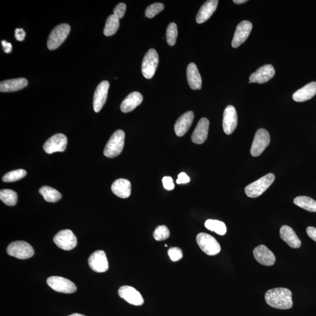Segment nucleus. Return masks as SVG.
<instances>
[{
    "mask_svg": "<svg viewBox=\"0 0 316 316\" xmlns=\"http://www.w3.org/2000/svg\"><path fill=\"white\" fill-rule=\"evenodd\" d=\"M53 241L60 249L65 251L73 250L77 244L76 237L70 230L60 231L53 238Z\"/></svg>",
    "mask_w": 316,
    "mask_h": 316,
    "instance_id": "9",
    "label": "nucleus"
},
{
    "mask_svg": "<svg viewBox=\"0 0 316 316\" xmlns=\"http://www.w3.org/2000/svg\"><path fill=\"white\" fill-rule=\"evenodd\" d=\"M265 299L270 306L278 309H289L293 306L292 292L283 287L268 290Z\"/></svg>",
    "mask_w": 316,
    "mask_h": 316,
    "instance_id": "1",
    "label": "nucleus"
},
{
    "mask_svg": "<svg viewBox=\"0 0 316 316\" xmlns=\"http://www.w3.org/2000/svg\"><path fill=\"white\" fill-rule=\"evenodd\" d=\"M120 27V19L114 14L107 19L103 33L107 37L112 36L117 33Z\"/></svg>",
    "mask_w": 316,
    "mask_h": 316,
    "instance_id": "30",
    "label": "nucleus"
},
{
    "mask_svg": "<svg viewBox=\"0 0 316 316\" xmlns=\"http://www.w3.org/2000/svg\"><path fill=\"white\" fill-rule=\"evenodd\" d=\"M88 261L90 268L95 272H105L109 269V262L103 251L94 252L90 255Z\"/></svg>",
    "mask_w": 316,
    "mask_h": 316,
    "instance_id": "12",
    "label": "nucleus"
},
{
    "mask_svg": "<svg viewBox=\"0 0 316 316\" xmlns=\"http://www.w3.org/2000/svg\"><path fill=\"white\" fill-rule=\"evenodd\" d=\"M165 247H168V245L165 244Z\"/></svg>",
    "mask_w": 316,
    "mask_h": 316,
    "instance_id": "46",
    "label": "nucleus"
},
{
    "mask_svg": "<svg viewBox=\"0 0 316 316\" xmlns=\"http://www.w3.org/2000/svg\"><path fill=\"white\" fill-rule=\"evenodd\" d=\"M170 260L173 262H177L181 260L183 257L182 250L178 247L170 248L168 251Z\"/></svg>",
    "mask_w": 316,
    "mask_h": 316,
    "instance_id": "37",
    "label": "nucleus"
},
{
    "mask_svg": "<svg viewBox=\"0 0 316 316\" xmlns=\"http://www.w3.org/2000/svg\"><path fill=\"white\" fill-rule=\"evenodd\" d=\"M127 6L124 3H120L114 9V15L119 19H122L126 12Z\"/></svg>",
    "mask_w": 316,
    "mask_h": 316,
    "instance_id": "38",
    "label": "nucleus"
},
{
    "mask_svg": "<svg viewBox=\"0 0 316 316\" xmlns=\"http://www.w3.org/2000/svg\"><path fill=\"white\" fill-rule=\"evenodd\" d=\"M209 126H210V123L207 119L202 118L200 120L191 136V141L193 143L202 144L206 141Z\"/></svg>",
    "mask_w": 316,
    "mask_h": 316,
    "instance_id": "19",
    "label": "nucleus"
},
{
    "mask_svg": "<svg viewBox=\"0 0 316 316\" xmlns=\"http://www.w3.org/2000/svg\"><path fill=\"white\" fill-rule=\"evenodd\" d=\"M112 190L114 194L120 198L129 197L131 193V183L127 179H117L113 183Z\"/></svg>",
    "mask_w": 316,
    "mask_h": 316,
    "instance_id": "26",
    "label": "nucleus"
},
{
    "mask_svg": "<svg viewBox=\"0 0 316 316\" xmlns=\"http://www.w3.org/2000/svg\"><path fill=\"white\" fill-rule=\"evenodd\" d=\"M270 136L267 130L259 129L255 133L253 144L251 148V154L257 157L261 155L270 143Z\"/></svg>",
    "mask_w": 316,
    "mask_h": 316,
    "instance_id": "8",
    "label": "nucleus"
},
{
    "mask_svg": "<svg viewBox=\"0 0 316 316\" xmlns=\"http://www.w3.org/2000/svg\"><path fill=\"white\" fill-rule=\"evenodd\" d=\"M143 96L139 92L134 91L124 99L121 104L120 109L124 113L132 112L143 102Z\"/></svg>",
    "mask_w": 316,
    "mask_h": 316,
    "instance_id": "22",
    "label": "nucleus"
},
{
    "mask_svg": "<svg viewBox=\"0 0 316 316\" xmlns=\"http://www.w3.org/2000/svg\"><path fill=\"white\" fill-rule=\"evenodd\" d=\"M233 2L237 5H241V4H243L247 2V0H234Z\"/></svg>",
    "mask_w": 316,
    "mask_h": 316,
    "instance_id": "44",
    "label": "nucleus"
},
{
    "mask_svg": "<svg viewBox=\"0 0 316 316\" xmlns=\"http://www.w3.org/2000/svg\"><path fill=\"white\" fill-rule=\"evenodd\" d=\"M205 227L220 236L225 235L227 232V227L225 223L216 220H207L205 222Z\"/></svg>",
    "mask_w": 316,
    "mask_h": 316,
    "instance_id": "31",
    "label": "nucleus"
},
{
    "mask_svg": "<svg viewBox=\"0 0 316 316\" xmlns=\"http://www.w3.org/2000/svg\"><path fill=\"white\" fill-rule=\"evenodd\" d=\"M162 183L163 187L168 190H172L175 187L174 185L173 180L171 177L165 176L162 179Z\"/></svg>",
    "mask_w": 316,
    "mask_h": 316,
    "instance_id": "39",
    "label": "nucleus"
},
{
    "mask_svg": "<svg viewBox=\"0 0 316 316\" xmlns=\"http://www.w3.org/2000/svg\"><path fill=\"white\" fill-rule=\"evenodd\" d=\"M194 120L193 112H187L181 116L175 125V133L178 137H182L189 130Z\"/></svg>",
    "mask_w": 316,
    "mask_h": 316,
    "instance_id": "20",
    "label": "nucleus"
},
{
    "mask_svg": "<svg viewBox=\"0 0 316 316\" xmlns=\"http://www.w3.org/2000/svg\"><path fill=\"white\" fill-rule=\"evenodd\" d=\"M28 81L26 78H18L7 80L0 83L1 92H12L23 89L28 86Z\"/></svg>",
    "mask_w": 316,
    "mask_h": 316,
    "instance_id": "27",
    "label": "nucleus"
},
{
    "mask_svg": "<svg viewBox=\"0 0 316 316\" xmlns=\"http://www.w3.org/2000/svg\"><path fill=\"white\" fill-rule=\"evenodd\" d=\"M280 237L291 248H298L301 246V241L299 237L288 226H283L280 228Z\"/></svg>",
    "mask_w": 316,
    "mask_h": 316,
    "instance_id": "23",
    "label": "nucleus"
},
{
    "mask_svg": "<svg viewBox=\"0 0 316 316\" xmlns=\"http://www.w3.org/2000/svg\"><path fill=\"white\" fill-rule=\"evenodd\" d=\"M27 175L26 170L24 169H17L13 170L6 174L3 177V181L5 182H13L19 180Z\"/></svg>",
    "mask_w": 316,
    "mask_h": 316,
    "instance_id": "33",
    "label": "nucleus"
},
{
    "mask_svg": "<svg viewBox=\"0 0 316 316\" xmlns=\"http://www.w3.org/2000/svg\"><path fill=\"white\" fill-rule=\"evenodd\" d=\"M26 32L23 28H17L15 31V37L16 40L19 41H23L26 38Z\"/></svg>",
    "mask_w": 316,
    "mask_h": 316,
    "instance_id": "40",
    "label": "nucleus"
},
{
    "mask_svg": "<svg viewBox=\"0 0 316 316\" xmlns=\"http://www.w3.org/2000/svg\"><path fill=\"white\" fill-rule=\"evenodd\" d=\"M218 3V0H209L204 3L197 14L196 19L197 23H204L210 19L213 13L215 12Z\"/></svg>",
    "mask_w": 316,
    "mask_h": 316,
    "instance_id": "21",
    "label": "nucleus"
},
{
    "mask_svg": "<svg viewBox=\"0 0 316 316\" xmlns=\"http://www.w3.org/2000/svg\"><path fill=\"white\" fill-rule=\"evenodd\" d=\"M196 241L200 249L210 256H214L221 251V247L218 241L210 234L204 233L198 234Z\"/></svg>",
    "mask_w": 316,
    "mask_h": 316,
    "instance_id": "6",
    "label": "nucleus"
},
{
    "mask_svg": "<svg viewBox=\"0 0 316 316\" xmlns=\"http://www.w3.org/2000/svg\"><path fill=\"white\" fill-rule=\"evenodd\" d=\"M275 70L271 65H265L261 66L250 77L251 83L262 84L267 82L274 76Z\"/></svg>",
    "mask_w": 316,
    "mask_h": 316,
    "instance_id": "17",
    "label": "nucleus"
},
{
    "mask_svg": "<svg viewBox=\"0 0 316 316\" xmlns=\"http://www.w3.org/2000/svg\"><path fill=\"white\" fill-rule=\"evenodd\" d=\"M190 177L185 173L182 172L178 175V179L176 180L177 184H184L190 182Z\"/></svg>",
    "mask_w": 316,
    "mask_h": 316,
    "instance_id": "41",
    "label": "nucleus"
},
{
    "mask_svg": "<svg viewBox=\"0 0 316 316\" xmlns=\"http://www.w3.org/2000/svg\"><path fill=\"white\" fill-rule=\"evenodd\" d=\"M119 294L122 299L134 306H141L144 303V298L141 294L132 286L121 287L119 290Z\"/></svg>",
    "mask_w": 316,
    "mask_h": 316,
    "instance_id": "15",
    "label": "nucleus"
},
{
    "mask_svg": "<svg viewBox=\"0 0 316 316\" xmlns=\"http://www.w3.org/2000/svg\"><path fill=\"white\" fill-rule=\"evenodd\" d=\"M253 254L255 260L262 265L272 266L275 264L276 257L274 254L264 245L255 248Z\"/></svg>",
    "mask_w": 316,
    "mask_h": 316,
    "instance_id": "18",
    "label": "nucleus"
},
{
    "mask_svg": "<svg viewBox=\"0 0 316 316\" xmlns=\"http://www.w3.org/2000/svg\"><path fill=\"white\" fill-rule=\"evenodd\" d=\"M164 9V5L162 3H156L147 7L145 11V16L149 19H152Z\"/></svg>",
    "mask_w": 316,
    "mask_h": 316,
    "instance_id": "36",
    "label": "nucleus"
},
{
    "mask_svg": "<svg viewBox=\"0 0 316 316\" xmlns=\"http://www.w3.org/2000/svg\"><path fill=\"white\" fill-rule=\"evenodd\" d=\"M70 32V27L67 24H62L56 26L49 35L47 42L49 50H55L62 45Z\"/></svg>",
    "mask_w": 316,
    "mask_h": 316,
    "instance_id": "4",
    "label": "nucleus"
},
{
    "mask_svg": "<svg viewBox=\"0 0 316 316\" xmlns=\"http://www.w3.org/2000/svg\"><path fill=\"white\" fill-rule=\"evenodd\" d=\"M67 144V138L65 135L56 134L46 141L44 145V150L48 154L55 152H62L65 151Z\"/></svg>",
    "mask_w": 316,
    "mask_h": 316,
    "instance_id": "11",
    "label": "nucleus"
},
{
    "mask_svg": "<svg viewBox=\"0 0 316 316\" xmlns=\"http://www.w3.org/2000/svg\"><path fill=\"white\" fill-rule=\"evenodd\" d=\"M315 94L316 82L313 81L294 92L292 98L296 102H304L310 100Z\"/></svg>",
    "mask_w": 316,
    "mask_h": 316,
    "instance_id": "24",
    "label": "nucleus"
},
{
    "mask_svg": "<svg viewBox=\"0 0 316 316\" xmlns=\"http://www.w3.org/2000/svg\"><path fill=\"white\" fill-rule=\"evenodd\" d=\"M275 179V176L273 173H268L260 179L248 184L245 189V192L248 197L251 198L259 197L268 189Z\"/></svg>",
    "mask_w": 316,
    "mask_h": 316,
    "instance_id": "2",
    "label": "nucleus"
},
{
    "mask_svg": "<svg viewBox=\"0 0 316 316\" xmlns=\"http://www.w3.org/2000/svg\"><path fill=\"white\" fill-rule=\"evenodd\" d=\"M187 78L189 86L193 90H200L202 80L197 67L195 63H190L187 68Z\"/></svg>",
    "mask_w": 316,
    "mask_h": 316,
    "instance_id": "25",
    "label": "nucleus"
},
{
    "mask_svg": "<svg viewBox=\"0 0 316 316\" xmlns=\"http://www.w3.org/2000/svg\"><path fill=\"white\" fill-rule=\"evenodd\" d=\"M110 83L108 81H102L95 89L93 97V109L95 113L100 111L108 98Z\"/></svg>",
    "mask_w": 316,
    "mask_h": 316,
    "instance_id": "16",
    "label": "nucleus"
},
{
    "mask_svg": "<svg viewBox=\"0 0 316 316\" xmlns=\"http://www.w3.org/2000/svg\"><path fill=\"white\" fill-rule=\"evenodd\" d=\"M177 28L176 24L171 23L169 24L166 29V41L169 46H173L176 44L177 37Z\"/></svg>",
    "mask_w": 316,
    "mask_h": 316,
    "instance_id": "34",
    "label": "nucleus"
},
{
    "mask_svg": "<svg viewBox=\"0 0 316 316\" xmlns=\"http://www.w3.org/2000/svg\"><path fill=\"white\" fill-rule=\"evenodd\" d=\"M125 133L123 130L116 131L110 138L104 150V155L106 157L113 158L117 157L122 153L124 147Z\"/></svg>",
    "mask_w": 316,
    "mask_h": 316,
    "instance_id": "3",
    "label": "nucleus"
},
{
    "mask_svg": "<svg viewBox=\"0 0 316 316\" xmlns=\"http://www.w3.org/2000/svg\"><path fill=\"white\" fill-rule=\"evenodd\" d=\"M7 253L10 256L26 260L30 258L34 255V250L31 245L23 241H14L11 243L7 249Z\"/></svg>",
    "mask_w": 316,
    "mask_h": 316,
    "instance_id": "5",
    "label": "nucleus"
},
{
    "mask_svg": "<svg viewBox=\"0 0 316 316\" xmlns=\"http://www.w3.org/2000/svg\"><path fill=\"white\" fill-rule=\"evenodd\" d=\"M308 237L316 242V229L313 227H308L306 229Z\"/></svg>",
    "mask_w": 316,
    "mask_h": 316,
    "instance_id": "42",
    "label": "nucleus"
},
{
    "mask_svg": "<svg viewBox=\"0 0 316 316\" xmlns=\"http://www.w3.org/2000/svg\"><path fill=\"white\" fill-rule=\"evenodd\" d=\"M47 283L51 288L60 293H73L77 290L75 284L63 277H49Z\"/></svg>",
    "mask_w": 316,
    "mask_h": 316,
    "instance_id": "10",
    "label": "nucleus"
},
{
    "mask_svg": "<svg viewBox=\"0 0 316 316\" xmlns=\"http://www.w3.org/2000/svg\"><path fill=\"white\" fill-rule=\"evenodd\" d=\"M0 199L6 205L14 206L17 203V194L12 190L3 189L0 191Z\"/></svg>",
    "mask_w": 316,
    "mask_h": 316,
    "instance_id": "32",
    "label": "nucleus"
},
{
    "mask_svg": "<svg viewBox=\"0 0 316 316\" xmlns=\"http://www.w3.org/2000/svg\"><path fill=\"white\" fill-rule=\"evenodd\" d=\"M253 25L248 21H243L238 25L232 41V47L237 48L249 37Z\"/></svg>",
    "mask_w": 316,
    "mask_h": 316,
    "instance_id": "14",
    "label": "nucleus"
},
{
    "mask_svg": "<svg viewBox=\"0 0 316 316\" xmlns=\"http://www.w3.org/2000/svg\"><path fill=\"white\" fill-rule=\"evenodd\" d=\"M39 191L44 199L49 203H55L62 198L61 193L51 187L44 186Z\"/></svg>",
    "mask_w": 316,
    "mask_h": 316,
    "instance_id": "28",
    "label": "nucleus"
},
{
    "mask_svg": "<svg viewBox=\"0 0 316 316\" xmlns=\"http://www.w3.org/2000/svg\"><path fill=\"white\" fill-rule=\"evenodd\" d=\"M2 44L5 52L10 53L12 52L13 46L12 44L5 40H3Z\"/></svg>",
    "mask_w": 316,
    "mask_h": 316,
    "instance_id": "43",
    "label": "nucleus"
},
{
    "mask_svg": "<svg viewBox=\"0 0 316 316\" xmlns=\"http://www.w3.org/2000/svg\"><path fill=\"white\" fill-rule=\"evenodd\" d=\"M159 63V56L154 49L149 50L144 57L142 63V73L146 79L153 77Z\"/></svg>",
    "mask_w": 316,
    "mask_h": 316,
    "instance_id": "7",
    "label": "nucleus"
},
{
    "mask_svg": "<svg viewBox=\"0 0 316 316\" xmlns=\"http://www.w3.org/2000/svg\"><path fill=\"white\" fill-rule=\"evenodd\" d=\"M68 316H85L84 315L81 314L79 313H73L72 314H70Z\"/></svg>",
    "mask_w": 316,
    "mask_h": 316,
    "instance_id": "45",
    "label": "nucleus"
},
{
    "mask_svg": "<svg viewBox=\"0 0 316 316\" xmlns=\"http://www.w3.org/2000/svg\"><path fill=\"white\" fill-rule=\"evenodd\" d=\"M169 236V230L168 227L165 226H158L154 233V239L159 241L168 239Z\"/></svg>",
    "mask_w": 316,
    "mask_h": 316,
    "instance_id": "35",
    "label": "nucleus"
},
{
    "mask_svg": "<svg viewBox=\"0 0 316 316\" xmlns=\"http://www.w3.org/2000/svg\"><path fill=\"white\" fill-rule=\"evenodd\" d=\"M238 124L236 110L233 106H228L223 114V127L227 135L232 134L235 131Z\"/></svg>",
    "mask_w": 316,
    "mask_h": 316,
    "instance_id": "13",
    "label": "nucleus"
},
{
    "mask_svg": "<svg viewBox=\"0 0 316 316\" xmlns=\"http://www.w3.org/2000/svg\"><path fill=\"white\" fill-rule=\"evenodd\" d=\"M294 204L308 212H316V201L309 197L300 196L293 200Z\"/></svg>",
    "mask_w": 316,
    "mask_h": 316,
    "instance_id": "29",
    "label": "nucleus"
}]
</instances>
